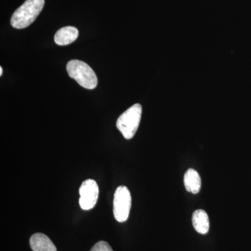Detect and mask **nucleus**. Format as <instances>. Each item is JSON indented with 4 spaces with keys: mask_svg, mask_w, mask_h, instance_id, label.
<instances>
[{
    "mask_svg": "<svg viewBox=\"0 0 251 251\" xmlns=\"http://www.w3.org/2000/svg\"><path fill=\"white\" fill-rule=\"evenodd\" d=\"M69 76L87 90H94L98 85V78L92 68L82 61L73 59L67 65Z\"/></svg>",
    "mask_w": 251,
    "mask_h": 251,
    "instance_id": "obj_2",
    "label": "nucleus"
},
{
    "mask_svg": "<svg viewBox=\"0 0 251 251\" xmlns=\"http://www.w3.org/2000/svg\"><path fill=\"white\" fill-rule=\"evenodd\" d=\"M77 28L67 26L59 29L54 35V42L59 46H67L74 42L78 37Z\"/></svg>",
    "mask_w": 251,
    "mask_h": 251,
    "instance_id": "obj_6",
    "label": "nucleus"
},
{
    "mask_svg": "<svg viewBox=\"0 0 251 251\" xmlns=\"http://www.w3.org/2000/svg\"><path fill=\"white\" fill-rule=\"evenodd\" d=\"M184 186L188 192L197 194L201 188V178L196 170L190 168L184 175Z\"/></svg>",
    "mask_w": 251,
    "mask_h": 251,
    "instance_id": "obj_8",
    "label": "nucleus"
},
{
    "mask_svg": "<svg viewBox=\"0 0 251 251\" xmlns=\"http://www.w3.org/2000/svg\"><path fill=\"white\" fill-rule=\"evenodd\" d=\"M99 186L93 179H87L81 184L79 204L83 210L93 209L99 198Z\"/></svg>",
    "mask_w": 251,
    "mask_h": 251,
    "instance_id": "obj_5",
    "label": "nucleus"
},
{
    "mask_svg": "<svg viewBox=\"0 0 251 251\" xmlns=\"http://www.w3.org/2000/svg\"><path fill=\"white\" fill-rule=\"evenodd\" d=\"M29 244L33 251H57L53 243L44 234H33Z\"/></svg>",
    "mask_w": 251,
    "mask_h": 251,
    "instance_id": "obj_7",
    "label": "nucleus"
},
{
    "mask_svg": "<svg viewBox=\"0 0 251 251\" xmlns=\"http://www.w3.org/2000/svg\"><path fill=\"white\" fill-rule=\"evenodd\" d=\"M131 207V196L126 186H119L114 195L113 213L118 222H125L128 219Z\"/></svg>",
    "mask_w": 251,
    "mask_h": 251,
    "instance_id": "obj_4",
    "label": "nucleus"
},
{
    "mask_svg": "<svg viewBox=\"0 0 251 251\" xmlns=\"http://www.w3.org/2000/svg\"><path fill=\"white\" fill-rule=\"evenodd\" d=\"M45 4V0H26L13 14L11 25L16 29H24L38 17Z\"/></svg>",
    "mask_w": 251,
    "mask_h": 251,
    "instance_id": "obj_1",
    "label": "nucleus"
},
{
    "mask_svg": "<svg viewBox=\"0 0 251 251\" xmlns=\"http://www.w3.org/2000/svg\"><path fill=\"white\" fill-rule=\"evenodd\" d=\"M192 223L193 227L198 233L206 234L209 232V216L205 211L202 209L195 211L193 214Z\"/></svg>",
    "mask_w": 251,
    "mask_h": 251,
    "instance_id": "obj_9",
    "label": "nucleus"
},
{
    "mask_svg": "<svg viewBox=\"0 0 251 251\" xmlns=\"http://www.w3.org/2000/svg\"><path fill=\"white\" fill-rule=\"evenodd\" d=\"M90 251H113L108 243L100 241L92 247Z\"/></svg>",
    "mask_w": 251,
    "mask_h": 251,
    "instance_id": "obj_10",
    "label": "nucleus"
},
{
    "mask_svg": "<svg viewBox=\"0 0 251 251\" xmlns=\"http://www.w3.org/2000/svg\"><path fill=\"white\" fill-rule=\"evenodd\" d=\"M2 74H3V69H2V67H0V75H2Z\"/></svg>",
    "mask_w": 251,
    "mask_h": 251,
    "instance_id": "obj_11",
    "label": "nucleus"
},
{
    "mask_svg": "<svg viewBox=\"0 0 251 251\" xmlns=\"http://www.w3.org/2000/svg\"><path fill=\"white\" fill-rule=\"evenodd\" d=\"M142 111L141 105L137 103L119 117L116 123L117 128L126 139L130 140L134 136L139 127Z\"/></svg>",
    "mask_w": 251,
    "mask_h": 251,
    "instance_id": "obj_3",
    "label": "nucleus"
}]
</instances>
